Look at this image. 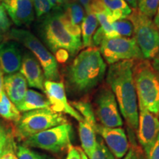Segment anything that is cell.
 Returning <instances> with one entry per match:
<instances>
[{
    "label": "cell",
    "instance_id": "6da1fadb",
    "mask_svg": "<svg viewBox=\"0 0 159 159\" xmlns=\"http://www.w3.org/2000/svg\"><path fill=\"white\" fill-rule=\"evenodd\" d=\"M134 62V60H127L111 64L106 82L116 97L119 110L127 124L134 130H137L139 105L133 74Z\"/></svg>",
    "mask_w": 159,
    "mask_h": 159
},
{
    "label": "cell",
    "instance_id": "7a4b0ae2",
    "mask_svg": "<svg viewBox=\"0 0 159 159\" xmlns=\"http://www.w3.org/2000/svg\"><path fill=\"white\" fill-rule=\"evenodd\" d=\"M106 63L97 47L81 51L67 70V81L71 90L85 94L102 82L106 72Z\"/></svg>",
    "mask_w": 159,
    "mask_h": 159
},
{
    "label": "cell",
    "instance_id": "3957f363",
    "mask_svg": "<svg viewBox=\"0 0 159 159\" xmlns=\"http://www.w3.org/2000/svg\"><path fill=\"white\" fill-rule=\"evenodd\" d=\"M62 9H53L42 17L39 27L40 35L51 52L55 53L60 49H66L71 56L83 48L81 39L75 37L69 33L63 22Z\"/></svg>",
    "mask_w": 159,
    "mask_h": 159
},
{
    "label": "cell",
    "instance_id": "277c9868",
    "mask_svg": "<svg viewBox=\"0 0 159 159\" xmlns=\"http://www.w3.org/2000/svg\"><path fill=\"white\" fill-rule=\"evenodd\" d=\"M138 105L159 117V73L147 59L138 60L133 68Z\"/></svg>",
    "mask_w": 159,
    "mask_h": 159
},
{
    "label": "cell",
    "instance_id": "5b68a950",
    "mask_svg": "<svg viewBox=\"0 0 159 159\" xmlns=\"http://www.w3.org/2000/svg\"><path fill=\"white\" fill-rule=\"evenodd\" d=\"M7 37L21 43L32 52L42 67L47 80H58L60 79L58 65L55 56L31 32L24 29L13 28L10 30Z\"/></svg>",
    "mask_w": 159,
    "mask_h": 159
},
{
    "label": "cell",
    "instance_id": "8992f818",
    "mask_svg": "<svg viewBox=\"0 0 159 159\" xmlns=\"http://www.w3.org/2000/svg\"><path fill=\"white\" fill-rule=\"evenodd\" d=\"M134 26V35L144 59H153L159 50V29L152 19L143 14L138 8L133 9L127 17Z\"/></svg>",
    "mask_w": 159,
    "mask_h": 159
},
{
    "label": "cell",
    "instance_id": "52a82bcc",
    "mask_svg": "<svg viewBox=\"0 0 159 159\" xmlns=\"http://www.w3.org/2000/svg\"><path fill=\"white\" fill-rule=\"evenodd\" d=\"M64 123H66L65 117L50 108L27 111L16 122L17 135L25 140L38 133Z\"/></svg>",
    "mask_w": 159,
    "mask_h": 159
},
{
    "label": "cell",
    "instance_id": "ba28073f",
    "mask_svg": "<svg viewBox=\"0 0 159 159\" xmlns=\"http://www.w3.org/2000/svg\"><path fill=\"white\" fill-rule=\"evenodd\" d=\"M73 129L68 123L57 125L28 137L24 146L39 148L52 152H61L71 145Z\"/></svg>",
    "mask_w": 159,
    "mask_h": 159
},
{
    "label": "cell",
    "instance_id": "9c48e42d",
    "mask_svg": "<svg viewBox=\"0 0 159 159\" xmlns=\"http://www.w3.org/2000/svg\"><path fill=\"white\" fill-rule=\"evenodd\" d=\"M99 46L103 59L110 65L127 60L144 59L134 38L119 36L105 39Z\"/></svg>",
    "mask_w": 159,
    "mask_h": 159
},
{
    "label": "cell",
    "instance_id": "30bf717a",
    "mask_svg": "<svg viewBox=\"0 0 159 159\" xmlns=\"http://www.w3.org/2000/svg\"><path fill=\"white\" fill-rule=\"evenodd\" d=\"M95 102L97 116L102 126L108 128L122 126L123 121L116 97L109 87H103L99 91Z\"/></svg>",
    "mask_w": 159,
    "mask_h": 159
},
{
    "label": "cell",
    "instance_id": "8fae6325",
    "mask_svg": "<svg viewBox=\"0 0 159 159\" xmlns=\"http://www.w3.org/2000/svg\"><path fill=\"white\" fill-rule=\"evenodd\" d=\"M139 109L138 139L147 156L158 136L159 117L142 106Z\"/></svg>",
    "mask_w": 159,
    "mask_h": 159
},
{
    "label": "cell",
    "instance_id": "7c38bea8",
    "mask_svg": "<svg viewBox=\"0 0 159 159\" xmlns=\"http://www.w3.org/2000/svg\"><path fill=\"white\" fill-rule=\"evenodd\" d=\"M50 108L57 113H64L76 119L77 122L83 120V117L68 102L66 94L64 83L62 81L47 80L44 82V90Z\"/></svg>",
    "mask_w": 159,
    "mask_h": 159
},
{
    "label": "cell",
    "instance_id": "4fadbf2b",
    "mask_svg": "<svg viewBox=\"0 0 159 159\" xmlns=\"http://www.w3.org/2000/svg\"><path fill=\"white\" fill-rule=\"evenodd\" d=\"M97 134L102 137L105 144L116 158H122L128 152L129 142L123 128L120 127L108 128L98 125Z\"/></svg>",
    "mask_w": 159,
    "mask_h": 159
},
{
    "label": "cell",
    "instance_id": "5bb4252c",
    "mask_svg": "<svg viewBox=\"0 0 159 159\" xmlns=\"http://www.w3.org/2000/svg\"><path fill=\"white\" fill-rule=\"evenodd\" d=\"M0 2L18 27L29 26L34 21V7L32 0H0Z\"/></svg>",
    "mask_w": 159,
    "mask_h": 159
},
{
    "label": "cell",
    "instance_id": "9a60e30c",
    "mask_svg": "<svg viewBox=\"0 0 159 159\" xmlns=\"http://www.w3.org/2000/svg\"><path fill=\"white\" fill-rule=\"evenodd\" d=\"M22 55L17 41H6L0 43V68L5 75L18 72Z\"/></svg>",
    "mask_w": 159,
    "mask_h": 159
},
{
    "label": "cell",
    "instance_id": "2e32d148",
    "mask_svg": "<svg viewBox=\"0 0 159 159\" xmlns=\"http://www.w3.org/2000/svg\"><path fill=\"white\" fill-rule=\"evenodd\" d=\"M20 73L25 77L27 85L31 88L44 90V74L37 58L29 52L22 56Z\"/></svg>",
    "mask_w": 159,
    "mask_h": 159
},
{
    "label": "cell",
    "instance_id": "e0dca14e",
    "mask_svg": "<svg viewBox=\"0 0 159 159\" xmlns=\"http://www.w3.org/2000/svg\"><path fill=\"white\" fill-rule=\"evenodd\" d=\"M4 91L16 106L21 102L27 91V83L20 72L4 77Z\"/></svg>",
    "mask_w": 159,
    "mask_h": 159
},
{
    "label": "cell",
    "instance_id": "ac0fdd59",
    "mask_svg": "<svg viewBox=\"0 0 159 159\" xmlns=\"http://www.w3.org/2000/svg\"><path fill=\"white\" fill-rule=\"evenodd\" d=\"M97 128L83 119L79 122V136L81 146L89 158L92 155L96 147Z\"/></svg>",
    "mask_w": 159,
    "mask_h": 159
},
{
    "label": "cell",
    "instance_id": "d6986e66",
    "mask_svg": "<svg viewBox=\"0 0 159 159\" xmlns=\"http://www.w3.org/2000/svg\"><path fill=\"white\" fill-rule=\"evenodd\" d=\"M17 108L21 112L37 110V109L50 108L47 98L36 91L29 89L21 102L16 105Z\"/></svg>",
    "mask_w": 159,
    "mask_h": 159
},
{
    "label": "cell",
    "instance_id": "ffe728a7",
    "mask_svg": "<svg viewBox=\"0 0 159 159\" xmlns=\"http://www.w3.org/2000/svg\"><path fill=\"white\" fill-rule=\"evenodd\" d=\"M105 6L111 11L113 23L120 19H127L133 9L125 0H103Z\"/></svg>",
    "mask_w": 159,
    "mask_h": 159
},
{
    "label": "cell",
    "instance_id": "44dd1931",
    "mask_svg": "<svg viewBox=\"0 0 159 159\" xmlns=\"http://www.w3.org/2000/svg\"><path fill=\"white\" fill-rule=\"evenodd\" d=\"M98 20L94 13H87L81 25L83 47H92V38L98 26Z\"/></svg>",
    "mask_w": 159,
    "mask_h": 159
},
{
    "label": "cell",
    "instance_id": "7402d4cb",
    "mask_svg": "<svg viewBox=\"0 0 159 159\" xmlns=\"http://www.w3.org/2000/svg\"><path fill=\"white\" fill-rule=\"evenodd\" d=\"M63 14L71 24L80 25L85 18L84 8L77 2H74L63 5Z\"/></svg>",
    "mask_w": 159,
    "mask_h": 159
},
{
    "label": "cell",
    "instance_id": "603a6c76",
    "mask_svg": "<svg viewBox=\"0 0 159 159\" xmlns=\"http://www.w3.org/2000/svg\"><path fill=\"white\" fill-rule=\"evenodd\" d=\"M0 116L15 122H18L21 117L19 109L10 100L5 92L3 93L2 98L0 101Z\"/></svg>",
    "mask_w": 159,
    "mask_h": 159
},
{
    "label": "cell",
    "instance_id": "cb8c5ba5",
    "mask_svg": "<svg viewBox=\"0 0 159 159\" xmlns=\"http://www.w3.org/2000/svg\"><path fill=\"white\" fill-rule=\"evenodd\" d=\"M70 104L73 108L77 110V112L81 115L83 119L90 122L95 127H97L96 116L94 115V111L91 105L87 101L78 100L71 102Z\"/></svg>",
    "mask_w": 159,
    "mask_h": 159
},
{
    "label": "cell",
    "instance_id": "d4e9b609",
    "mask_svg": "<svg viewBox=\"0 0 159 159\" xmlns=\"http://www.w3.org/2000/svg\"><path fill=\"white\" fill-rule=\"evenodd\" d=\"M90 159H114V155L111 152L102 137H97V143L95 150L91 155Z\"/></svg>",
    "mask_w": 159,
    "mask_h": 159
},
{
    "label": "cell",
    "instance_id": "484cf974",
    "mask_svg": "<svg viewBox=\"0 0 159 159\" xmlns=\"http://www.w3.org/2000/svg\"><path fill=\"white\" fill-rule=\"evenodd\" d=\"M113 30L119 36L130 37L134 34V26L129 19H120L112 24Z\"/></svg>",
    "mask_w": 159,
    "mask_h": 159
},
{
    "label": "cell",
    "instance_id": "4316f807",
    "mask_svg": "<svg viewBox=\"0 0 159 159\" xmlns=\"http://www.w3.org/2000/svg\"><path fill=\"white\" fill-rule=\"evenodd\" d=\"M159 0H138V9L141 13L150 19L156 15Z\"/></svg>",
    "mask_w": 159,
    "mask_h": 159
},
{
    "label": "cell",
    "instance_id": "83f0119b",
    "mask_svg": "<svg viewBox=\"0 0 159 159\" xmlns=\"http://www.w3.org/2000/svg\"><path fill=\"white\" fill-rule=\"evenodd\" d=\"M16 155L18 159H54L47 155L41 154L32 150L24 145L18 147Z\"/></svg>",
    "mask_w": 159,
    "mask_h": 159
},
{
    "label": "cell",
    "instance_id": "f1b7e54d",
    "mask_svg": "<svg viewBox=\"0 0 159 159\" xmlns=\"http://www.w3.org/2000/svg\"><path fill=\"white\" fill-rule=\"evenodd\" d=\"M120 159H147L144 151L142 147H139L135 144L129 146V149L126 155Z\"/></svg>",
    "mask_w": 159,
    "mask_h": 159
},
{
    "label": "cell",
    "instance_id": "f546056e",
    "mask_svg": "<svg viewBox=\"0 0 159 159\" xmlns=\"http://www.w3.org/2000/svg\"><path fill=\"white\" fill-rule=\"evenodd\" d=\"M11 21L7 17L5 8L0 2V33H5L11 27Z\"/></svg>",
    "mask_w": 159,
    "mask_h": 159
},
{
    "label": "cell",
    "instance_id": "4dcf8cb0",
    "mask_svg": "<svg viewBox=\"0 0 159 159\" xmlns=\"http://www.w3.org/2000/svg\"><path fill=\"white\" fill-rule=\"evenodd\" d=\"M13 145L11 141H8L5 148L0 155V159H18L17 155L13 150Z\"/></svg>",
    "mask_w": 159,
    "mask_h": 159
},
{
    "label": "cell",
    "instance_id": "1f68e13d",
    "mask_svg": "<svg viewBox=\"0 0 159 159\" xmlns=\"http://www.w3.org/2000/svg\"><path fill=\"white\" fill-rule=\"evenodd\" d=\"M69 53L66 49H60L55 52V57L57 62L61 63H65L68 61L69 57Z\"/></svg>",
    "mask_w": 159,
    "mask_h": 159
},
{
    "label": "cell",
    "instance_id": "d6a6232c",
    "mask_svg": "<svg viewBox=\"0 0 159 159\" xmlns=\"http://www.w3.org/2000/svg\"><path fill=\"white\" fill-rule=\"evenodd\" d=\"M8 141L7 131L2 125L0 124V152H2Z\"/></svg>",
    "mask_w": 159,
    "mask_h": 159
},
{
    "label": "cell",
    "instance_id": "836d02e7",
    "mask_svg": "<svg viewBox=\"0 0 159 159\" xmlns=\"http://www.w3.org/2000/svg\"><path fill=\"white\" fill-rule=\"evenodd\" d=\"M146 158L147 159H159V134L156 143L152 146Z\"/></svg>",
    "mask_w": 159,
    "mask_h": 159
},
{
    "label": "cell",
    "instance_id": "e575fe53",
    "mask_svg": "<svg viewBox=\"0 0 159 159\" xmlns=\"http://www.w3.org/2000/svg\"><path fill=\"white\" fill-rule=\"evenodd\" d=\"M66 159H81L78 149L75 148L72 145H71L68 149V154H67Z\"/></svg>",
    "mask_w": 159,
    "mask_h": 159
},
{
    "label": "cell",
    "instance_id": "d590c367",
    "mask_svg": "<svg viewBox=\"0 0 159 159\" xmlns=\"http://www.w3.org/2000/svg\"><path fill=\"white\" fill-rule=\"evenodd\" d=\"M5 92L4 91V76H3V71H2L0 68V101L2 98L3 93Z\"/></svg>",
    "mask_w": 159,
    "mask_h": 159
},
{
    "label": "cell",
    "instance_id": "8d00e7d4",
    "mask_svg": "<svg viewBox=\"0 0 159 159\" xmlns=\"http://www.w3.org/2000/svg\"><path fill=\"white\" fill-rule=\"evenodd\" d=\"M153 67L155 70H156L157 72L159 73V50L158 52L157 53V55H156V57L152 59V63H151Z\"/></svg>",
    "mask_w": 159,
    "mask_h": 159
},
{
    "label": "cell",
    "instance_id": "74e56055",
    "mask_svg": "<svg viewBox=\"0 0 159 159\" xmlns=\"http://www.w3.org/2000/svg\"><path fill=\"white\" fill-rule=\"evenodd\" d=\"M79 3L83 6V8L85 10L86 13H89V6H90L91 0H78Z\"/></svg>",
    "mask_w": 159,
    "mask_h": 159
},
{
    "label": "cell",
    "instance_id": "f35d334b",
    "mask_svg": "<svg viewBox=\"0 0 159 159\" xmlns=\"http://www.w3.org/2000/svg\"><path fill=\"white\" fill-rule=\"evenodd\" d=\"M52 9H61L62 5H61L60 0H48Z\"/></svg>",
    "mask_w": 159,
    "mask_h": 159
},
{
    "label": "cell",
    "instance_id": "ab89813d",
    "mask_svg": "<svg viewBox=\"0 0 159 159\" xmlns=\"http://www.w3.org/2000/svg\"><path fill=\"white\" fill-rule=\"evenodd\" d=\"M129 5L133 7V9H136L138 7V0H125Z\"/></svg>",
    "mask_w": 159,
    "mask_h": 159
},
{
    "label": "cell",
    "instance_id": "60d3db41",
    "mask_svg": "<svg viewBox=\"0 0 159 159\" xmlns=\"http://www.w3.org/2000/svg\"><path fill=\"white\" fill-rule=\"evenodd\" d=\"M156 16H155V19H154V23L155 25H156V27L159 29V5L158 7V10H157V12L156 13Z\"/></svg>",
    "mask_w": 159,
    "mask_h": 159
},
{
    "label": "cell",
    "instance_id": "b9f144b4",
    "mask_svg": "<svg viewBox=\"0 0 159 159\" xmlns=\"http://www.w3.org/2000/svg\"><path fill=\"white\" fill-rule=\"evenodd\" d=\"M77 149H78L80 154L81 159H88V157H87L86 155H85L84 151H83V150H81V149H80V148H77Z\"/></svg>",
    "mask_w": 159,
    "mask_h": 159
},
{
    "label": "cell",
    "instance_id": "7bdbcfd3",
    "mask_svg": "<svg viewBox=\"0 0 159 159\" xmlns=\"http://www.w3.org/2000/svg\"><path fill=\"white\" fill-rule=\"evenodd\" d=\"M2 39H3L2 35H1V33H0V43H1L2 41Z\"/></svg>",
    "mask_w": 159,
    "mask_h": 159
},
{
    "label": "cell",
    "instance_id": "ee69618b",
    "mask_svg": "<svg viewBox=\"0 0 159 159\" xmlns=\"http://www.w3.org/2000/svg\"><path fill=\"white\" fill-rule=\"evenodd\" d=\"M2 152H0V155H1V153H2Z\"/></svg>",
    "mask_w": 159,
    "mask_h": 159
}]
</instances>
